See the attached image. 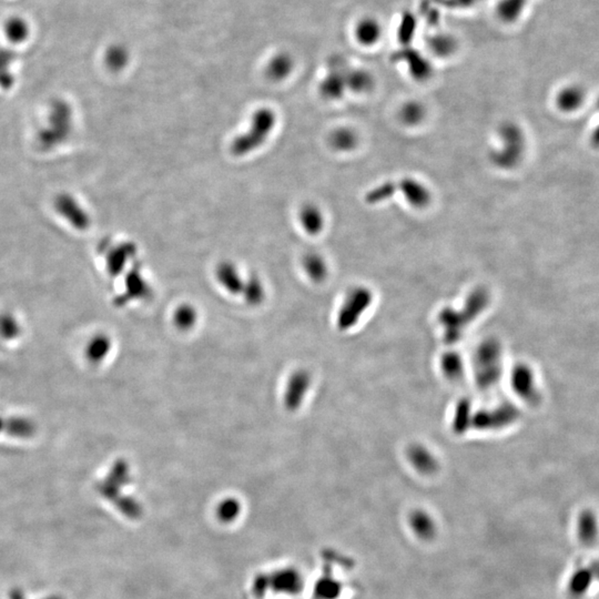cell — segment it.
I'll use <instances>...</instances> for the list:
<instances>
[{
  "instance_id": "obj_25",
  "label": "cell",
  "mask_w": 599,
  "mask_h": 599,
  "mask_svg": "<svg viewBox=\"0 0 599 599\" xmlns=\"http://www.w3.org/2000/svg\"><path fill=\"white\" fill-rule=\"evenodd\" d=\"M240 505L235 499H226L217 508V513L223 521H231L239 514Z\"/></svg>"
},
{
  "instance_id": "obj_11",
  "label": "cell",
  "mask_w": 599,
  "mask_h": 599,
  "mask_svg": "<svg viewBox=\"0 0 599 599\" xmlns=\"http://www.w3.org/2000/svg\"><path fill=\"white\" fill-rule=\"evenodd\" d=\"M136 254V247L132 243H121L110 252L108 257L109 271L114 276L123 270L129 260Z\"/></svg>"
},
{
  "instance_id": "obj_22",
  "label": "cell",
  "mask_w": 599,
  "mask_h": 599,
  "mask_svg": "<svg viewBox=\"0 0 599 599\" xmlns=\"http://www.w3.org/2000/svg\"><path fill=\"white\" fill-rule=\"evenodd\" d=\"M396 191H397V184H393V182H385V184H379L377 188H374L366 195V202L371 204H379V202L392 198L395 195Z\"/></svg>"
},
{
  "instance_id": "obj_20",
  "label": "cell",
  "mask_w": 599,
  "mask_h": 599,
  "mask_svg": "<svg viewBox=\"0 0 599 599\" xmlns=\"http://www.w3.org/2000/svg\"><path fill=\"white\" fill-rule=\"evenodd\" d=\"M429 48L436 56L447 57L454 53L456 42L447 35H438L429 40Z\"/></svg>"
},
{
  "instance_id": "obj_21",
  "label": "cell",
  "mask_w": 599,
  "mask_h": 599,
  "mask_svg": "<svg viewBox=\"0 0 599 599\" xmlns=\"http://www.w3.org/2000/svg\"><path fill=\"white\" fill-rule=\"evenodd\" d=\"M401 119L407 126H416L425 117V110L421 103L409 102L402 108Z\"/></svg>"
},
{
  "instance_id": "obj_19",
  "label": "cell",
  "mask_w": 599,
  "mask_h": 599,
  "mask_svg": "<svg viewBox=\"0 0 599 599\" xmlns=\"http://www.w3.org/2000/svg\"><path fill=\"white\" fill-rule=\"evenodd\" d=\"M303 267L311 279L321 281L326 276V265L324 260L319 254H307L304 258Z\"/></svg>"
},
{
  "instance_id": "obj_5",
  "label": "cell",
  "mask_w": 599,
  "mask_h": 599,
  "mask_svg": "<svg viewBox=\"0 0 599 599\" xmlns=\"http://www.w3.org/2000/svg\"><path fill=\"white\" fill-rule=\"evenodd\" d=\"M383 27L379 20L373 17H363L357 21L354 28L355 39L359 45L372 47L377 45L382 38Z\"/></svg>"
},
{
  "instance_id": "obj_23",
  "label": "cell",
  "mask_w": 599,
  "mask_h": 599,
  "mask_svg": "<svg viewBox=\"0 0 599 599\" xmlns=\"http://www.w3.org/2000/svg\"><path fill=\"white\" fill-rule=\"evenodd\" d=\"M197 311L191 305H181L177 309L173 320L180 330H190L197 322Z\"/></svg>"
},
{
  "instance_id": "obj_7",
  "label": "cell",
  "mask_w": 599,
  "mask_h": 599,
  "mask_svg": "<svg viewBox=\"0 0 599 599\" xmlns=\"http://www.w3.org/2000/svg\"><path fill=\"white\" fill-rule=\"evenodd\" d=\"M217 279L231 294L242 293L244 282L240 276L239 271L230 262L221 263L217 269Z\"/></svg>"
},
{
  "instance_id": "obj_1",
  "label": "cell",
  "mask_w": 599,
  "mask_h": 599,
  "mask_svg": "<svg viewBox=\"0 0 599 599\" xmlns=\"http://www.w3.org/2000/svg\"><path fill=\"white\" fill-rule=\"evenodd\" d=\"M276 123V116L274 110L261 108L252 117L251 126L248 132L234 139L232 152L237 156L251 154L260 148L268 139Z\"/></svg>"
},
{
  "instance_id": "obj_15",
  "label": "cell",
  "mask_w": 599,
  "mask_h": 599,
  "mask_svg": "<svg viewBox=\"0 0 599 599\" xmlns=\"http://www.w3.org/2000/svg\"><path fill=\"white\" fill-rule=\"evenodd\" d=\"M330 145L341 152L353 150L357 145V134L351 129H339L331 134Z\"/></svg>"
},
{
  "instance_id": "obj_12",
  "label": "cell",
  "mask_w": 599,
  "mask_h": 599,
  "mask_svg": "<svg viewBox=\"0 0 599 599\" xmlns=\"http://www.w3.org/2000/svg\"><path fill=\"white\" fill-rule=\"evenodd\" d=\"M127 296L129 298H148L151 289L139 269L134 268L127 276Z\"/></svg>"
},
{
  "instance_id": "obj_8",
  "label": "cell",
  "mask_w": 599,
  "mask_h": 599,
  "mask_svg": "<svg viewBox=\"0 0 599 599\" xmlns=\"http://www.w3.org/2000/svg\"><path fill=\"white\" fill-rule=\"evenodd\" d=\"M577 536L586 546H591L593 543H596L599 536V523L593 512H585L578 517Z\"/></svg>"
},
{
  "instance_id": "obj_17",
  "label": "cell",
  "mask_w": 599,
  "mask_h": 599,
  "mask_svg": "<svg viewBox=\"0 0 599 599\" xmlns=\"http://www.w3.org/2000/svg\"><path fill=\"white\" fill-rule=\"evenodd\" d=\"M129 51L127 48L121 45H114L107 51L105 56L107 67L112 71H120L128 64Z\"/></svg>"
},
{
  "instance_id": "obj_14",
  "label": "cell",
  "mask_w": 599,
  "mask_h": 599,
  "mask_svg": "<svg viewBox=\"0 0 599 599\" xmlns=\"http://www.w3.org/2000/svg\"><path fill=\"white\" fill-rule=\"evenodd\" d=\"M373 77L366 70L348 69L346 88L355 92H366L373 88Z\"/></svg>"
},
{
  "instance_id": "obj_6",
  "label": "cell",
  "mask_w": 599,
  "mask_h": 599,
  "mask_svg": "<svg viewBox=\"0 0 599 599\" xmlns=\"http://www.w3.org/2000/svg\"><path fill=\"white\" fill-rule=\"evenodd\" d=\"M397 190L403 193L409 204L416 208H424L431 201L429 190L415 179H402L397 184Z\"/></svg>"
},
{
  "instance_id": "obj_4",
  "label": "cell",
  "mask_w": 599,
  "mask_h": 599,
  "mask_svg": "<svg viewBox=\"0 0 599 599\" xmlns=\"http://www.w3.org/2000/svg\"><path fill=\"white\" fill-rule=\"evenodd\" d=\"M310 377L305 372L298 371L293 374L287 383L285 391V403L289 410H296L309 388Z\"/></svg>"
},
{
  "instance_id": "obj_3",
  "label": "cell",
  "mask_w": 599,
  "mask_h": 599,
  "mask_svg": "<svg viewBox=\"0 0 599 599\" xmlns=\"http://www.w3.org/2000/svg\"><path fill=\"white\" fill-rule=\"evenodd\" d=\"M331 73L326 75L325 79L321 84V95L326 99H340L346 89V73L348 69L343 67L342 64L337 60L335 64L332 66Z\"/></svg>"
},
{
  "instance_id": "obj_16",
  "label": "cell",
  "mask_w": 599,
  "mask_h": 599,
  "mask_svg": "<svg viewBox=\"0 0 599 599\" xmlns=\"http://www.w3.org/2000/svg\"><path fill=\"white\" fill-rule=\"evenodd\" d=\"M29 26L19 17L10 18L5 25V35L12 44H21L29 36Z\"/></svg>"
},
{
  "instance_id": "obj_18",
  "label": "cell",
  "mask_w": 599,
  "mask_h": 599,
  "mask_svg": "<svg viewBox=\"0 0 599 599\" xmlns=\"http://www.w3.org/2000/svg\"><path fill=\"white\" fill-rule=\"evenodd\" d=\"M242 293L246 301L251 305H259L265 300V287L257 276H251L248 281L244 282Z\"/></svg>"
},
{
  "instance_id": "obj_10",
  "label": "cell",
  "mask_w": 599,
  "mask_h": 599,
  "mask_svg": "<svg viewBox=\"0 0 599 599\" xmlns=\"http://www.w3.org/2000/svg\"><path fill=\"white\" fill-rule=\"evenodd\" d=\"M300 222L309 234L316 235L323 230L324 215L314 204H307L300 211Z\"/></svg>"
},
{
  "instance_id": "obj_9",
  "label": "cell",
  "mask_w": 599,
  "mask_h": 599,
  "mask_svg": "<svg viewBox=\"0 0 599 599\" xmlns=\"http://www.w3.org/2000/svg\"><path fill=\"white\" fill-rule=\"evenodd\" d=\"M294 62L287 53H280L271 59L267 67V75L272 81H281L287 78L293 71Z\"/></svg>"
},
{
  "instance_id": "obj_2",
  "label": "cell",
  "mask_w": 599,
  "mask_h": 599,
  "mask_svg": "<svg viewBox=\"0 0 599 599\" xmlns=\"http://www.w3.org/2000/svg\"><path fill=\"white\" fill-rule=\"evenodd\" d=\"M499 137L502 140V148L493 151L491 159L497 167L510 169L517 163L521 157L523 138L519 129L513 123H504L499 128Z\"/></svg>"
},
{
  "instance_id": "obj_24",
  "label": "cell",
  "mask_w": 599,
  "mask_h": 599,
  "mask_svg": "<svg viewBox=\"0 0 599 599\" xmlns=\"http://www.w3.org/2000/svg\"><path fill=\"white\" fill-rule=\"evenodd\" d=\"M591 584V578L588 576V573L586 571H578L575 573L574 576L571 578L569 589L574 593H582L587 591L588 586Z\"/></svg>"
},
{
  "instance_id": "obj_13",
  "label": "cell",
  "mask_w": 599,
  "mask_h": 599,
  "mask_svg": "<svg viewBox=\"0 0 599 599\" xmlns=\"http://www.w3.org/2000/svg\"><path fill=\"white\" fill-rule=\"evenodd\" d=\"M402 59L405 60L410 68L411 75L418 80H427L431 73H432V68L431 64L427 62V59L422 57L418 53H412V51H406L402 56Z\"/></svg>"
}]
</instances>
